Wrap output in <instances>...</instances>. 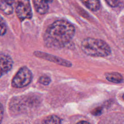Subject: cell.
<instances>
[{
  "instance_id": "4",
  "label": "cell",
  "mask_w": 124,
  "mask_h": 124,
  "mask_svg": "<svg viewBox=\"0 0 124 124\" xmlns=\"http://www.w3.org/2000/svg\"><path fill=\"white\" fill-rule=\"evenodd\" d=\"M16 13L21 20L31 19L32 17V11L30 0H14Z\"/></svg>"
},
{
  "instance_id": "5",
  "label": "cell",
  "mask_w": 124,
  "mask_h": 124,
  "mask_svg": "<svg viewBox=\"0 0 124 124\" xmlns=\"http://www.w3.org/2000/svg\"><path fill=\"white\" fill-rule=\"evenodd\" d=\"M34 55L37 57L43 58L44 59L47 60L48 61H50L51 62H54L58 64L66 66V67H70L72 65V63L67 61L61 59L59 57H57L56 56H54L53 55L46 54L44 52H40V51H35L34 53Z\"/></svg>"
},
{
  "instance_id": "15",
  "label": "cell",
  "mask_w": 124,
  "mask_h": 124,
  "mask_svg": "<svg viewBox=\"0 0 124 124\" xmlns=\"http://www.w3.org/2000/svg\"><path fill=\"white\" fill-rule=\"evenodd\" d=\"M76 124H90V123L85 121H81L77 123Z\"/></svg>"
},
{
  "instance_id": "17",
  "label": "cell",
  "mask_w": 124,
  "mask_h": 124,
  "mask_svg": "<svg viewBox=\"0 0 124 124\" xmlns=\"http://www.w3.org/2000/svg\"><path fill=\"white\" fill-rule=\"evenodd\" d=\"M123 97V99L124 100V94L123 95V97Z\"/></svg>"
},
{
  "instance_id": "6",
  "label": "cell",
  "mask_w": 124,
  "mask_h": 124,
  "mask_svg": "<svg viewBox=\"0 0 124 124\" xmlns=\"http://www.w3.org/2000/svg\"><path fill=\"white\" fill-rule=\"evenodd\" d=\"M13 62L12 58L7 55L0 56V74L1 76L9 71L12 67Z\"/></svg>"
},
{
  "instance_id": "9",
  "label": "cell",
  "mask_w": 124,
  "mask_h": 124,
  "mask_svg": "<svg viewBox=\"0 0 124 124\" xmlns=\"http://www.w3.org/2000/svg\"><path fill=\"white\" fill-rule=\"evenodd\" d=\"M105 77L108 81L115 83H120L123 81L122 75L116 72L106 73Z\"/></svg>"
},
{
  "instance_id": "14",
  "label": "cell",
  "mask_w": 124,
  "mask_h": 124,
  "mask_svg": "<svg viewBox=\"0 0 124 124\" xmlns=\"http://www.w3.org/2000/svg\"><path fill=\"white\" fill-rule=\"evenodd\" d=\"M107 3L112 7H117L120 3V0H105Z\"/></svg>"
},
{
  "instance_id": "3",
  "label": "cell",
  "mask_w": 124,
  "mask_h": 124,
  "mask_svg": "<svg viewBox=\"0 0 124 124\" xmlns=\"http://www.w3.org/2000/svg\"><path fill=\"white\" fill-rule=\"evenodd\" d=\"M32 75L26 66L20 68L12 80V86L16 88H21L28 85L31 81Z\"/></svg>"
},
{
  "instance_id": "2",
  "label": "cell",
  "mask_w": 124,
  "mask_h": 124,
  "mask_svg": "<svg viewBox=\"0 0 124 124\" xmlns=\"http://www.w3.org/2000/svg\"><path fill=\"white\" fill-rule=\"evenodd\" d=\"M81 49L87 55L92 57H106L111 54L108 45L102 40L86 38L81 42Z\"/></svg>"
},
{
  "instance_id": "8",
  "label": "cell",
  "mask_w": 124,
  "mask_h": 124,
  "mask_svg": "<svg viewBox=\"0 0 124 124\" xmlns=\"http://www.w3.org/2000/svg\"><path fill=\"white\" fill-rule=\"evenodd\" d=\"M14 0H0V10L5 14L10 15L13 12Z\"/></svg>"
},
{
  "instance_id": "13",
  "label": "cell",
  "mask_w": 124,
  "mask_h": 124,
  "mask_svg": "<svg viewBox=\"0 0 124 124\" xmlns=\"http://www.w3.org/2000/svg\"><path fill=\"white\" fill-rule=\"evenodd\" d=\"M6 25L2 17H0V34L1 36L3 35L6 31Z\"/></svg>"
},
{
  "instance_id": "10",
  "label": "cell",
  "mask_w": 124,
  "mask_h": 124,
  "mask_svg": "<svg viewBox=\"0 0 124 124\" xmlns=\"http://www.w3.org/2000/svg\"><path fill=\"white\" fill-rule=\"evenodd\" d=\"M84 5L93 11L98 10L100 7L99 0H80Z\"/></svg>"
},
{
  "instance_id": "7",
  "label": "cell",
  "mask_w": 124,
  "mask_h": 124,
  "mask_svg": "<svg viewBox=\"0 0 124 124\" xmlns=\"http://www.w3.org/2000/svg\"><path fill=\"white\" fill-rule=\"evenodd\" d=\"M32 1L35 10L39 14L44 15L48 12L49 7L46 0H32Z\"/></svg>"
},
{
  "instance_id": "11",
  "label": "cell",
  "mask_w": 124,
  "mask_h": 124,
  "mask_svg": "<svg viewBox=\"0 0 124 124\" xmlns=\"http://www.w3.org/2000/svg\"><path fill=\"white\" fill-rule=\"evenodd\" d=\"M43 124H61V121L57 116L51 115L46 117L44 120Z\"/></svg>"
},
{
  "instance_id": "12",
  "label": "cell",
  "mask_w": 124,
  "mask_h": 124,
  "mask_svg": "<svg viewBox=\"0 0 124 124\" xmlns=\"http://www.w3.org/2000/svg\"><path fill=\"white\" fill-rule=\"evenodd\" d=\"M51 81V79L49 77L46 76H42L39 79V82L45 85H48Z\"/></svg>"
},
{
  "instance_id": "16",
  "label": "cell",
  "mask_w": 124,
  "mask_h": 124,
  "mask_svg": "<svg viewBox=\"0 0 124 124\" xmlns=\"http://www.w3.org/2000/svg\"><path fill=\"white\" fill-rule=\"evenodd\" d=\"M48 2H51L52 1H53V0H46Z\"/></svg>"
},
{
  "instance_id": "1",
  "label": "cell",
  "mask_w": 124,
  "mask_h": 124,
  "mask_svg": "<svg viewBox=\"0 0 124 124\" xmlns=\"http://www.w3.org/2000/svg\"><path fill=\"white\" fill-rule=\"evenodd\" d=\"M75 32L74 26L64 20H58L47 28L44 35L46 45L50 47H62L69 43Z\"/></svg>"
}]
</instances>
